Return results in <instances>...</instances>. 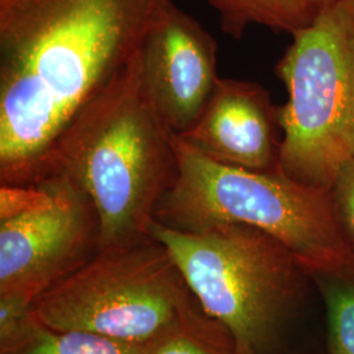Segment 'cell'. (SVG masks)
Instances as JSON below:
<instances>
[{"label": "cell", "mask_w": 354, "mask_h": 354, "mask_svg": "<svg viewBox=\"0 0 354 354\" xmlns=\"http://www.w3.org/2000/svg\"><path fill=\"white\" fill-rule=\"evenodd\" d=\"M39 322L155 345L206 319L165 245L151 236L96 253L33 304Z\"/></svg>", "instance_id": "5b68a950"}, {"label": "cell", "mask_w": 354, "mask_h": 354, "mask_svg": "<svg viewBox=\"0 0 354 354\" xmlns=\"http://www.w3.org/2000/svg\"><path fill=\"white\" fill-rule=\"evenodd\" d=\"M288 91L279 106V169L329 189L354 159V10L332 0L311 26L292 35L277 64Z\"/></svg>", "instance_id": "8992f818"}, {"label": "cell", "mask_w": 354, "mask_h": 354, "mask_svg": "<svg viewBox=\"0 0 354 354\" xmlns=\"http://www.w3.org/2000/svg\"><path fill=\"white\" fill-rule=\"evenodd\" d=\"M203 313L227 329L241 354H268L304 299L311 279L269 234L243 223L180 231L152 221Z\"/></svg>", "instance_id": "277c9868"}, {"label": "cell", "mask_w": 354, "mask_h": 354, "mask_svg": "<svg viewBox=\"0 0 354 354\" xmlns=\"http://www.w3.org/2000/svg\"><path fill=\"white\" fill-rule=\"evenodd\" d=\"M50 200L0 221V295L36 302L100 251V222L88 194L71 177H45Z\"/></svg>", "instance_id": "52a82bcc"}, {"label": "cell", "mask_w": 354, "mask_h": 354, "mask_svg": "<svg viewBox=\"0 0 354 354\" xmlns=\"http://www.w3.org/2000/svg\"><path fill=\"white\" fill-rule=\"evenodd\" d=\"M145 83L160 115L183 134L203 114L216 80V41L167 0L140 48Z\"/></svg>", "instance_id": "ba28073f"}, {"label": "cell", "mask_w": 354, "mask_h": 354, "mask_svg": "<svg viewBox=\"0 0 354 354\" xmlns=\"http://www.w3.org/2000/svg\"><path fill=\"white\" fill-rule=\"evenodd\" d=\"M167 0H0V185H35Z\"/></svg>", "instance_id": "6da1fadb"}, {"label": "cell", "mask_w": 354, "mask_h": 354, "mask_svg": "<svg viewBox=\"0 0 354 354\" xmlns=\"http://www.w3.org/2000/svg\"><path fill=\"white\" fill-rule=\"evenodd\" d=\"M53 174L71 177L91 197L100 222V251L150 236L155 209L176 180L178 160L174 131L146 87L140 50L64 130L44 178Z\"/></svg>", "instance_id": "7a4b0ae2"}, {"label": "cell", "mask_w": 354, "mask_h": 354, "mask_svg": "<svg viewBox=\"0 0 354 354\" xmlns=\"http://www.w3.org/2000/svg\"><path fill=\"white\" fill-rule=\"evenodd\" d=\"M178 174L158 203L153 221L180 231L225 223L259 228L281 241L311 279L354 268L332 192L277 171L221 165L174 133Z\"/></svg>", "instance_id": "3957f363"}, {"label": "cell", "mask_w": 354, "mask_h": 354, "mask_svg": "<svg viewBox=\"0 0 354 354\" xmlns=\"http://www.w3.org/2000/svg\"><path fill=\"white\" fill-rule=\"evenodd\" d=\"M330 192L342 234L354 251V159L340 168Z\"/></svg>", "instance_id": "5bb4252c"}, {"label": "cell", "mask_w": 354, "mask_h": 354, "mask_svg": "<svg viewBox=\"0 0 354 354\" xmlns=\"http://www.w3.org/2000/svg\"><path fill=\"white\" fill-rule=\"evenodd\" d=\"M176 136L221 165L261 172L279 169V106L254 82L218 77L197 122Z\"/></svg>", "instance_id": "9c48e42d"}, {"label": "cell", "mask_w": 354, "mask_h": 354, "mask_svg": "<svg viewBox=\"0 0 354 354\" xmlns=\"http://www.w3.org/2000/svg\"><path fill=\"white\" fill-rule=\"evenodd\" d=\"M147 354H241L227 329L212 317L155 344Z\"/></svg>", "instance_id": "4fadbf2b"}, {"label": "cell", "mask_w": 354, "mask_h": 354, "mask_svg": "<svg viewBox=\"0 0 354 354\" xmlns=\"http://www.w3.org/2000/svg\"><path fill=\"white\" fill-rule=\"evenodd\" d=\"M153 345H134L86 330H59L30 317L0 354H147Z\"/></svg>", "instance_id": "8fae6325"}, {"label": "cell", "mask_w": 354, "mask_h": 354, "mask_svg": "<svg viewBox=\"0 0 354 354\" xmlns=\"http://www.w3.org/2000/svg\"><path fill=\"white\" fill-rule=\"evenodd\" d=\"M219 15L221 29L241 38L250 26L291 36L311 26L332 0H205Z\"/></svg>", "instance_id": "30bf717a"}, {"label": "cell", "mask_w": 354, "mask_h": 354, "mask_svg": "<svg viewBox=\"0 0 354 354\" xmlns=\"http://www.w3.org/2000/svg\"><path fill=\"white\" fill-rule=\"evenodd\" d=\"M33 304L20 295H0V344L8 342L33 317Z\"/></svg>", "instance_id": "9a60e30c"}, {"label": "cell", "mask_w": 354, "mask_h": 354, "mask_svg": "<svg viewBox=\"0 0 354 354\" xmlns=\"http://www.w3.org/2000/svg\"><path fill=\"white\" fill-rule=\"evenodd\" d=\"M345 1H346V3H348V4H349V6H351V7L354 10V0H345Z\"/></svg>", "instance_id": "2e32d148"}, {"label": "cell", "mask_w": 354, "mask_h": 354, "mask_svg": "<svg viewBox=\"0 0 354 354\" xmlns=\"http://www.w3.org/2000/svg\"><path fill=\"white\" fill-rule=\"evenodd\" d=\"M328 319V353L354 354V268L314 277Z\"/></svg>", "instance_id": "7c38bea8"}]
</instances>
